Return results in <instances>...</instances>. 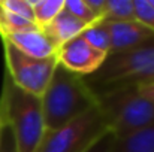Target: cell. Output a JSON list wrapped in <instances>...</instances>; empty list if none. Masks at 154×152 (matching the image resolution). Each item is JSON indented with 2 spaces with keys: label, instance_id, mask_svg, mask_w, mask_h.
Listing matches in <instances>:
<instances>
[{
  "label": "cell",
  "instance_id": "52a82bcc",
  "mask_svg": "<svg viewBox=\"0 0 154 152\" xmlns=\"http://www.w3.org/2000/svg\"><path fill=\"white\" fill-rule=\"evenodd\" d=\"M106 57L108 54L93 48L81 36L61 45L55 52V58L60 66L82 78L97 72Z\"/></svg>",
  "mask_w": 154,
  "mask_h": 152
},
{
  "label": "cell",
  "instance_id": "603a6c76",
  "mask_svg": "<svg viewBox=\"0 0 154 152\" xmlns=\"http://www.w3.org/2000/svg\"><path fill=\"white\" fill-rule=\"evenodd\" d=\"M150 1H151V4H153V6H154V0H150Z\"/></svg>",
  "mask_w": 154,
  "mask_h": 152
},
{
  "label": "cell",
  "instance_id": "9c48e42d",
  "mask_svg": "<svg viewBox=\"0 0 154 152\" xmlns=\"http://www.w3.org/2000/svg\"><path fill=\"white\" fill-rule=\"evenodd\" d=\"M0 37L2 40L9 42L12 46H15L24 55L36 58V60L52 58L55 57V52H57L55 45L39 28L23 31V33H15V34H8V36H0Z\"/></svg>",
  "mask_w": 154,
  "mask_h": 152
},
{
  "label": "cell",
  "instance_id": "277c9868",
  "mask_svg": "<svg viewBox=\"0 0 154 152\" xmlns=\"http://www.w3.org/2000/svg\"><path fill=\"white\" fill-rule=\"evenodd\" d=\"M84 81L93 93L115 87L151 84L154 82V46L109 54L99 70Z\"/></svg>",
  "mask_w": 154,
  "mask_h": 152
},
{
  "label": "cell",
  "instance_id": "ffe728a7",
  "mask_svg": "<svg viewBox=\"0 0 154 152\" xmlns=\"http://www.w3.org/2000/svg\"><path fill=\"white\" fill-rule=\"evenodd\" d=\"M85 3L90 7V10L94 13V16L102 22L103 12H105V0H85Z\"/></svg>",
  "mask_w": 154,
  "mask_h": 152
},
{
  "label": "cell",
  "instance_id": "7c38bea8",
  "mask_svg": "<svg viewBox=\"0 0 154 152\" xmlns=\"http://www.w3.org/2000/svg\"><path fill=\"white\" fill-rule=\"evenodd\" d=\"M103 21H112V22L136 21L133 0H105Z\"/></svg>",
  "mask_w": 154,
  "mask_h": 152
},
{
  "label": "cell",
  "instance_id": "2e32d148",
  "mask_svg": "<svg viewBox=\"0 0 154 152\" xmlns=\"http://www.w3.org/2000/svg\"><path fill=\"white\" fill-rule=\"evenodd\" d=\"M135 18L139 24L154 31V6L150 0H133Z\"/></svg>",
  "mask_w": 154,
  "mask_h": 152
},
{
  "label": "cell",
  "instance_id": "9a60e30c",
  "mask_svg": "<svg viewBox=\"0 0 154 152\" xmlns=\"http://www.w3.org/2000/svg\"><path fill=\"white\" fill-rule=\"evenodd\" d=\"M81 37L88 42L93 48L102 51L105 54H109V36H108V31L105 30V27L102 25V22L93 25V27H88L82 34Z\"/></svg>",
  "mask_w": 154,
  "mask_h": 152
},
{
  "label": "cell",
  "instance_id": "8fae6325",
  "mask_svg": "<svg viewBox=\"0 0 154 152\" xmlns=\"http://www.w3.org/2000/svg\"><path fill=\"white\" fill-rule=\"evenodd\" d=\"M29 3L33 9L35 24L39 30L45 28L64 9V0H29Z\"/></svg>",
  "mask_w": 154,
  "mask_h": 152
},
{
  "label": "cell",
  "instance_id": "5b68a950",
  "mask_svg": "<svg viewBox=\"0 0 154 152\" xmlns=\"http://www.w3.org/2000/svg\"><path fill=\"white\" fill-rule=\"evenodd\" d=\"M108 131L106 119L96 104L66 125L45 131L36 152H87Z\"/></svg>",
  "mask_w": 154,
  "mask_h": 152
},
{
  "label": "cell",
  "instance_id": "30bf717a",
  "mask_svg": "<svg viewBox=\"0 0 154 152\" xmlns=\"http://www.w3.org/2000/svg\"><path fill=\"white\" fill-rule=\"evenodd\" d=\"M87 28L88 27L85 24H82L81 21H78L75 16H72L63 9L45 28H42V31L58 49L61 45L81 36Z\"/></svg>",
  "mask_w": 154,
  "mask_h": 152
},
{
  "label": "cell",
  "instance_id": "8992f818",
  "mask_svg": "<svg viewBox=\"0 0 154 152\" xmlns=\"http://www.w3.org/2000/svg\"><path fill=\"white\" fill-rule=\"evenodd\" d=\"M2 42L6 66L5 73L18 88L36 97H42L57 66V58L52 57L47 60H36L24 55L9 42Z\"/></svg>",
  "mask_w": 154,
  "mask_h": 152
},
{
  "label": "cell",
  "instance_id": "3957f363",
  "mask_svg": "<svg viewBox=\"0 0 154 152\" xmlns=\"http://www.w3.org/2000/svg\"><path fill=\"white\" fill-rule=\"evenodd\" d=\"M96 104L114 137H124L154 127V103L138 87L126 85L94 93Z\"/></svg>",
  "mask_w": 154,
  "mask_h": 152
},
{
  "label": "cell",
  "instance_id": "4fadbf2b",
  "mask_svg": "<svg viewBox=\"0 0 154 152\" xmlns=\"http://www.w3.org/2000/svg\"><path fill=\"white\" fill-rule=\"evenodd\" d=\"M35 28H38L35 22L9 12L0 4V36L23 33V31L35 30Z\"/></svg>",
  "mask_w": 154,
  "mask_h": 152
},
{
  "label": "cell",
  "instance_id": "d6986e66",
  "mask_svg": "<svg viewBox=\"0 0 154 152\" xmlns=\"http://www.w3.org/2000/svg\"><path fill=\"white\" fill-rule=\"evenodd\" d=\"M112 133H106L105 136H102L90 149L87 152H109V149H111V142H112Z\"/></svg>",
  "mask_w": 154,
  "mask_h": 152
},
{
  "label": "cell",
  "instance_id": "ba28073f",
  "mask_svg": "<svg viewBox=\"0 0 154 152\" xmlns=\"http://www.w3.org/2000/svg\"><path fill=\"white\" fill-rule=\"evenodd\" d=\"M102 25L109 36V54H123L147 46H154V31L144 27L138 21H103Z\"/></svg>",
  "mask_w": 154,
  "mask_h": 152
},
{
  "label": "cell",
  "instance_id": "7a4b0ae2",
  "mask_svg": "<svg viewBox=\"0 0 154 152\" xmlns=\"http://www.w3.org/2000/svg\"><path fill=\"white\" fill-rule=\"evenodd\" d=\"M0 116L11 128L18 152H36L45 134L41 97L18 88L6 73L0 96Z\"/></svg>",
  "mask_w": 154,
  "mask_h": 152
},
{
  "label": "cell",
  "instance_id": "e0dca14e",
  "mask_svg": "<svg viewBox=\"0 0 154 152\" xmlns=\"http://www.w3.org/2000/svg\"><path fill=\"white\" fill-rule=\"evenodd\" d=\"M0 4L8 9L9 12L23 16L32 22H35V16H33V9L29 3V0H0Z\"/></svg>",
  "mask_w": 154,
  "mask_h": 152
},
{
  "label": "cell",
  "instance_id": "44dd1931",
  "mask_svg": "<svg viewBox=\"0 0 154 152\" xmlns=\"http://www.w3.org/2000/svg\"><path fill=\"white\" fill-rule=\"evenodd\" d=\"M138 88H139L141 94H142L145 99H148L150 101H153V103H154V82H151V84H144V85H139Z\"/></svg>",
  "mask_w": 154,
  "mask_h": 152
},
{
  "label": "cell",
  "instance_id": "ac0fdd59",
  "mask_svg": "<svg viewBox=\"0 0 154 152\" xmlns=\"http://www.w3.org/2000/svg\"><path fill=\"white\" fill-rule=\"evenodd\" d=\"M0 152H18L14 134L5 122L2 125V133H0Z\"/></svg>",
  "mask_w": 154,
  "mask_h": 152
},
{
  "label": "cell",
  "instance_id": "5bb4252c",
  "mask_svg": "<svg viewBox=\"0 0 154 152\" xmlns=\"http://www.w3.org/2000/svg\"><path fill=\"white\" fill-rule=\"evenodd\" d=\"M64 10L75 16L78 21L85 24L87 27H93L100 21L94 16V13L87 6L85 0H64Z\"/></svg>",
  "mask_w": 154,
  "mask_h": 152
},
{
  "label": "cell",
  "instance_id": "6da1fadb",
  "mask_svg": "<svg viewBox=\"0 0 154 152\" xmlns=\"http://www.w3.org/2000/svg\"><path fill=\"white\" fill-rule=\"evenodd\" d=\"M41 101L45 131H54L96 106V94L82 76L57 63Z\"/></svg>",
  "mask_w": 154,
  "mask_h": 152
},
{
  "label": "cell",
  "instance_id": "7402d4cb",
  "mask_svg": "<svg viewBox=\"0 0 154 152\" xmlns=\"http://www.w3.org/2000/svg\"><path fill=\"white\" fill-rule=\"evenodd\" d=\"M2 125H3V121H2V116H0V133H2Z\"/></svg>",
  "mask_w": 154,
  "mask_h": 152
}]
</instances>
